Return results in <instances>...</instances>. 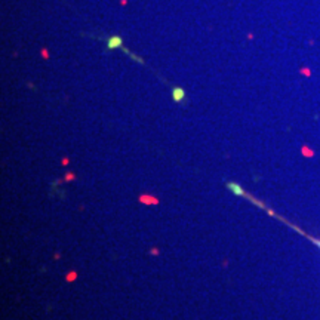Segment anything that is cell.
Wrapping results in <instances>:
<instances>
[{"label":"cell","instance_id":"obj_1","mask_svg":"<svg viewBox=\"0 0 320 320\" xmlns=\"http://www.w3.org/2000/svg\"><path fill=\"white\" fill-rule=\"evenodd\" d=\"M107 48H108V49H114V48H122V49H125V48H123V43H122V39H120L119 36H111V37H108V39H107Z\"/></svg>","mask_w":320,"mask_h":320},{"label":"cell","instance_id":"obj_2","mask_svg":"<svg viewBox=\"0 0 320 320\" xmlns=\"http://www.w3.org/2000/svg\"><path fill=\"white\" fill-rule=\"evenodd\" d=\"M184 90L182 89H178V87H175L173 89V99L175 101H181V99H184Z\"/></svg>","mask_w":320,"mask_h":320}]
</instances>
